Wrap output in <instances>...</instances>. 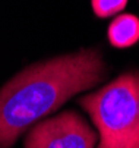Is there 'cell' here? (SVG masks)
Returning a JSON list of instances; mask_svg holds the SVG:
<instances>
[{
	"label": "cell",
	"mask_w": 139,
	"mask_h": 148,
	"mask_svg": "<svg viewBox=\"0 0 139 148\" xmlns=\"http://www.w3.org/2000/svg\"><path fill=\"white\" fill-rule=\"evenodd\" d=\"M79 104L100 135L97 148H139V72L120 75Z\"/></svg>",
	"instance_id": "cell-2"
},
{
	"label": "cell",
	"mask_w": 139,
	"mask_h": 148,
	"mask_svg": "<svg viewBox=\"0 0 139 148\" xmlns=\"http://www.w3.org/2000/svg\"><path fill=\"white\" fill-rule=\"evenodd\" d=\"M129 0H91L94 13L98 18H110L122 12Z\"/></svg>",
	"instance_id": "cell-5"
},
{
	"label": "cell",
	"mask_w": 139,
	"mask_h": 148,
	"mask_svg": "<svg viewBox=\"0 0 139 148\" xmlns=\"http://www.w3.org/2000/svg\"><path fill=\"white\" fill-rule=\"evenodd\" d=\"M97 134L76 112L40 120L25 138L24 148H95Z\"/></svg>",
	"instance_id": "cell-3"
},
{
	"label": "cell",
	"mask_w": 139,
	"mask_h": 148,
	"mask_svg": "<svg viewBox=\"0 0 139 148\" xmlns=\"http://www.w3.org/2000/svg\"><path fill=\"white\" fill-rule=\"evenodd\" d=\"M107 37L116 49H127L139 41V18L132 13L116 16L108 25Z\"/></svg>",
	"instance_id": "cell-4"
},
{
	"label": "cell",
	"mask_w": 139,
	"mask_h": 148,
	"mask_svg": "<svg viewBox=\"0 0 139 148\" xmlns=\"http://www.w3.org/2000/svg\"><path fill=\"white\" fill-rule=\"evenodd\" d=\"M106 63L98 50H81L29 66L0 90V148H10L31 125L73 95L100 84Z\"/></svg>",
	"instance_id": "cell-1"
}]
</instances>
